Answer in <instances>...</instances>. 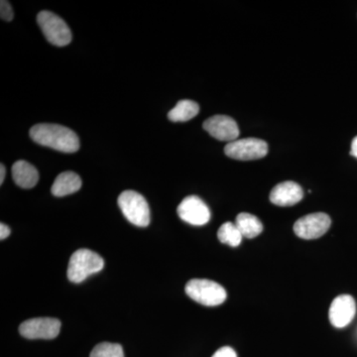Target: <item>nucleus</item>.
I'll use <instances>...</instances> for the list:
<instances>
[{"label": "nucleus", "mask_w": 357, "mask_h": 357, "mask_svg": "<svg viewBox=\"0 0 357 357\" xmlns=\"http://www.w3.org/2000/svg\"><path fill=\"white\" fill-rule=\"evenodd\" d=\"M119 206L124 217L136 227H146L150 223V208L139 192L126 191L119 197Z\"/></svg>", "instance_id": "4"}, {"label": "nucleus", "mask_w": 357, "mask_h": 357, "mask_svg": "<svg viewBox=\"0 0 357 357\" xmlns=\"http://www.w3.org/2000/svg\"><path fill=\"white\" fill-rule=\"evenodd\" d=\"M203 128L211 136L230 143L237 140L239 128L236 121L227 115H215L204 122Z\"/></svg>", "instance_id": "10"}, {"label": "nucleus", "mask_w": 357, "mask_h": 357, "mask_svg": "<svg viewBox=\"0 0 357 357\" xmlns=\"http://www.w3.org/2000/svg\"><path fill=\"white\" fill-rule=\"evenodd\" d=\"M82 180L77 174L67 171L61 173L52 185L51 192L55 197H65L79 191Z\"/></svg>", "instance_id": "14"}, {"label": "nucleus", "mask_w": 357, "mask_h": 357, "mask_svg": "<svg viewBox=\"0 0 357 357\" xmlns=\"http://www.w3.org/2000/svg\"><path fill=\"white\" fill-rule=\"evenodd\" d=\"M351 156L356 157L357 158V136L352 140L351 143Z\"/></svg>", "instance_id": "22"}, {"label": "nucleus", "mask_w": 357, "mask_h": 357, "mask_svg": "<svg viewBox=\"0 0 357 357\" xmlns=\"http://www.w3.org/2000/svg\"><path fill=\"white\" fill-rule=\"evenodd\" d=\"M89 357H124L123 349L119 344L102 342L96 345Z\"/></svg>", "instance_id": "18"}, {"label": "nucleus", "mask_w": 357, "mask_h": 357, "mask_svg": "<svg viewBox=\"0 0 357 357\" xmlns=\"http://www.w3.org/2000/svg\"><path fill=\"white\" fill-rule=\"evenodd\" d=\"M37 22L44 36L52 45L67 46L72 41V32L62 18L51 11H41L37 16Z\"/></svg>", "instance_id": "5"}, {"label": "nucleus", "mask_w": 357, "mask_h": 357, "mask_svg": "<svg viewBox=\"0 0 357 357\" xmlns=\"http://www.w3.org/2000/svg\"><path fill=\"white\" fill-rule=\"evenodd\" d=\"M356 312V304L354 298L349 295H340L333 301L328 318L335 328H342L351 323Z\"/></svg>", "instance_id": "11"}, {"label": "nucleus", "mask_w": 357, "mask_h": 357, "mask_svg": "<svg viewBox=\"0 0 357 357\" xmlns=\"http://www.w3.org/2000/svg\"><path fill=\"white\" fill-rule=\"evenodd\" d=\"M211 357H237V354L231 347H223Z\"/></svg>", "instance_id": "20"}, {"label": "nucleus", "mask_w": 357, "mask_h": 357, "mask_svg": "<svg viewBox=\"0 0 357 357\" xmlns=\"http://www.w3.org/2000/svg\"><path fill=\"white\" fill-rule=\"evenodd\" d=\"M60 330L61 321L54 318L28 319L20 326V335L29 340H53Z\"/></svg>", "instance_id": "8"}, {"label": "nucleus", "mask_w": 357, "mask_h": 357, "mask_svg": "<svg viewBox=\"0 0 357 357\" xmlns=\"http://www.w3.org/2000/svg\"><path fill=\"white\" fill-rule=\"evenodd\" d=\"M30 137L42 146L64 153H75L79 149L77 134L72 129L58 124H36L30 129Z\"/></svg>", "instance_id": "1"}, {"label": "nucleus", "mask_w": 357, "mask_h": 357, "mask_svg": "<svg viewBox=\"0 0 357 357\" xmlns=\"http://www.w3.org/2000/svg\"><path fill=\"white\" fill-rule=\"evenodd\" d=\"M177 211L181 220L196 227L206 225L211 220L210 208L197 196H189L183 199Z\"/></svg>", "instance_id": "9"}, {"label": "nucleus", "mask_w": 357, "mask_h": 357, "mask_svg": "<svg viewBox=\"0 0 357 357\" xmlns=\"http://www.w3.org/2000/svg\"><path fill=\"white\" fill-rule=\"evenodd\" d=\"M199 112L198 103L190 100H180L168 114V119L173 122H185L196 117Z\"/></svg>", "instance_id": "16"}, {"label": "nucleus", "mask_w": 357, "mask_h": 357, "mask_svg": "<svg viewBox=\"0 0 357 357\" xmlns=\"http://www.w3.org/2000/svg\"><path fill=\"white\" fill-rule=\"evenodd\" d=\"M304 197L302 188L297 183L286 181L275 185L270 192V202L279 206H291L300 203Z\"/></svg>", "instance_id": "12"}, {"label": "nucleus", "mask_w": 357, "mask_h": 357, "mask_svg": "<svg viewBox=\"0 0 357 357\" xmlns=\"http://www.w3.org/2000/svg\"><path fill=\"white\" fill-rule=\"evenodd\" d=\"M185 291L195 302L206 307L220 306L227 297L222 286L206 279H192L188 282Z\"/></svg>", "instance_id": "3"}, {"label": "nucleus", "mask_w": 357, "mask_h": 357, "mask_svg": "<svg viewBox=\"0 0 357 357\" xmlns=\"http://www.w3.org/2000/svg\"><path fill=\"white\" fill-rule=\"evenodd\" d=\"M105 261L98 253L89 249H79L70 256L68 278L73 283H81L91 275L102 271Z\"/></svg>", "instance_id": "2"}, {"label": "nucleus", "mask_w": 357, "mask_h": 357, "mask_svg": "<svg viewBox=\"0 0 357 357\" xmlns=\"http://www.w3.org/2000/svg\"><path fill=\"white\" fill-rule=\"evenodd\" d=\"M236 225L243 236L246 238H255L263 231L262 222L259 218L251 213H239L236 218Z\"/></svg>", "instance_id": "15"}, {"label": "nucleus", "mask_w": 357, "mask_h": 357, "mask_svg": "<svg viewBox=\"0 0 357 357\" xmlns=\"http://www.w3.org/2000/svg\"><path fill=\"white\" fill-rule=\"evenodd\" d=\"M11 230L9 229L8 225H4L3 222H1L0 225V239L1 241H4L7 237L10 236Z\"/></svg>", "instance_id": "21"}, {"label": "nucleus", "mask_w": 357, "mask_h": 357, "mask_svg": "<svg viewBox=\"0 0 357 357\" xmlns=\"http://www.w3.org/2000/svg\"><path fill=\"white\" fill-rule=\"evenodd\" d=\"M225 153L229 158L251 161L261 159L268 153V145L264 140L258 138H243L227 143Z\"/></svg>", "instance_id": "6"}, {"label": "nucleus", "mask_w": 357, "mask_h": 357, "mask_svg": "<svg viewBox=\"0 0 357 357\" xmlns=\"http://www.w3.org/2000/svg\"><path fill=\"white\" fill-rule=\"evenodd\" d=\"M218 238L223 244H227L231 248H237L241 245L243 236L237 229L236 223L225 222L218 229Z\"/></svg>", "instance_id": "17"}, {"label": "nucleus", "mask_w": 357, "mask_h": 357, "mask_svg": "<svg viewBox=\"0 0 357 357\" xmlns=\"http://www.w3.org/2000/svg\"><path fill=\"white\" fill-rule=\"evenodd\" d=\"M13 177L15 184L23 189H32L39 181L37 169L24 160L15 162L13 166Z\"/></svg>", "instance_id": "13"}, {"label": "nucleus", "mask_w": 357, "mask_h": 357, "mask_svg": "<svg viewBox=\"0 0 357 357\" xmlns=\"http://www.w3.org/2000/svg\"><path fill=\"white\" fill-rule=\"evenodd\" d=\"M332 220L325 213H314L299 218L294 225L296 236L303 239H317L326 234Z\"/></svg>", "instance_id": "7"}, {"label": "nucleus", "mask_w": 357, "mask_h": 357, "mask_svg": "<svg viewBox=\"0 0 357 357\" xmlns=\"http://www.w3.org/2000/svg\"><path fill=\"white\" fill-rule=\"evenodd\" d=\"M0 16L2 20L11 21L13 20V10L10 3L6 0L0 2Z\"/></svg>", "instance_id": "19"}, {"label": "nucleus", "mask_w": 357, "mask_h": 357, "mask_svg": "<svg viewBox=\"0 0 357 357\" xmlns=\"http://www.w3.org/2000/svg\"><path fill=\"white\" fill-rule=\"evenodd\" d=\"M6 167H4L3 164L0 165V184H3L4 178H6Z\"/></svg>", "instance_id": "23"}]
</instances>
